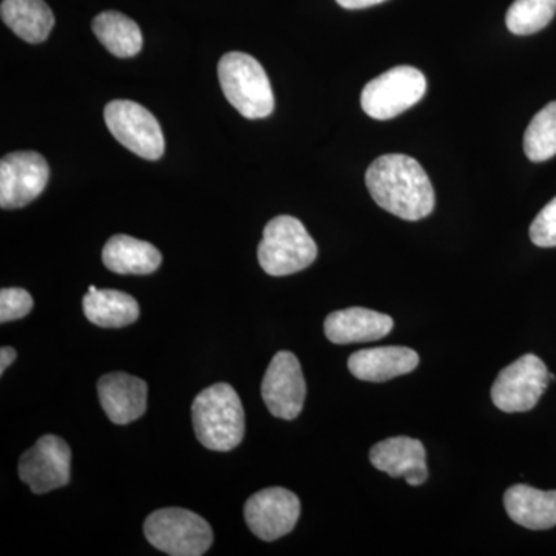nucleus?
Masks as SVG:
<instances>
[{"mask_svg":"<svg viewBox=\"0 0 556 556\" xmlns=\"http://www.w3.org/2000/svg\"><path fill=\"white\" fill-rule=\"evenodd\" d=\"M504 507L511 521L530 530L556 526V490L543 492L526 484L511 485L504 495Z\"/></svg>","mask_w":556,"mask_h":556,"instance_id":"nucleus-17","label":"nucleus"},{"mask_svg":"<svg viewBox=\"0 0 556 556\" xmlns=\"http://www.w3.org/2000/svg\"><path fill=\"white\" fill-rule=\"evenodd\" d=\"M33 309V298L25 289L5 288L0 291V321L17 320Z\"/></svg>","mask_w":556,"mask_h":556,"instance_id":"nucleus-24","label":"nucleus"},{"mask_svg":"<svg viewBox=\"0 0 556 556\" xmlns=\"http://www.w3.org/2000/svg\"><path fill=\"white\" fill-rule=\"evenodd\" d=\"M102 262L105 268L121 276H148L160 268L163 257L159 249L148 241L115 236L102 249Z\"/></svg>","mask_w":556,"mask_h":556,"instance_id":"nucleus-18","label":"nucleus"},{"mask_svg":"<svg viewBox=\"0 0 556 556\" xmlns=\"http://www.w3.org/2000/svg\"><path fill=\"white\" fill-rule=\"evenodd\" d=\"M426 91L427 79L420 70L399 65L369 80L362 91L361 104L371 118L387 121L407 112Z\"/></svg>","mask_w":556,"mask_h":556,"instance_id":"nucleus-6","label":"nucleus"},{"mask_svg":"<svg viewBox=\"0 0 556 556\" xmlns=\"http://www.w3.org/2000/svg\"><path fill=\"white\" fill-rule=\"evenodd\" d=\"M336 2L346 10H362L368 9V7L379 5V3H383L386 0H336Z\"/></svg>","mask_w":556,"mask_h":556,"instance_id":"nucleus-26","label":"nucleus"},{"mask_svg":"<svg viewBox=\"0 0 556 556\" xmlns=\"http://www.w3.org/2000/svg\"><path fill=\"white\" fill-rule=\"evenodd\" d=\"M16 357L17 353L14 348L2 346V350H0V375L5 372V369L9 368L14 361H16Z\"/></svg>","mask_w":556,"mask_h":556,"instance_id":"nucleus-27","label":"nucleus"},{"mask_svg":"<svg viewBox=\"0 0 556 556\" xmlns=\"http://www.w3.org/2000/svg\"><path fill=\"white\" fill-rule=\"evenodd\" d=\"M551 382L546 364L535 354H526L497 375L492 401L504 413H526L535 408Z\"/></svg>","mask_w":556,"mask_h":556,"instance_id":"nucleus-8","label":"nucleus"},{"mask_svg":"<svg viewBox=\"0 0 556 556\" xmlns=\"http://www.w3.org/2000/svg\"><path fill=\"white\" fill-rule=\"evenodd\" d=\"M393 318L368 308H346L329 314L325 336L336 345L375 342L393 331Z\"/></svg>","mask_w":556,"mask_h":556,"instance_id":"nucleus-15","label":"nucleus"},{"mask_svg":"<svg viewBox=\"0 0 556 556\" xmlns=\"http://www.w3.org/2000/svg\"><path fill=\"white\" fill-rule=\"evenodd\" d=\"M317 244L303 223L289 215L270 219L258 244V262L273 277L291 276L317 258Z\"/></svg>","mask_w":556,"mask_h":556,"instance_id":"nucleus-4","label":"nucleus"},{"mask_svg":"<svg viewBox=\"0 0 556 556\" xmlns=\"http://www.w3.org/2000/svg\"><path fill=\"white\" fill-rule=\"evenodd\" d=\"M146 538L153 547L172 556H200L214 543L206 519L186 508H161L144 522Z\"/></svg>","mask_w":556,"mask_h":556,"instance_id":"nucleus-5","label":"nucleus"},{"mask_svg":"<svg viewBox=\"0 0 556 556\" xmlns=\"http://www.w3.org/2000/svg\"><path fill=\"white\" fill-rule=\"evenodd\" d=\"M262 397L270 415L292 420L305 405L306 382L299 358L289 351H280L270 361L262 383Z\"/></svg>","mask_w":556,"mask_h":556,"instance_id":"nucleus-10","label":"nucleus"},{"mask_svg":"<svg viewBox=\"0 0 556 556\" xmlns=\"http://www.w3.org/2000/svg\"><path fill=\"white\" fill-rule=\"evenodd\" d=\"M93 33L102 46L118 58L137 56L142 49L138 24L118 11H104L93 21Z\"/></svg>","mask_w":556,"mask_h":556,"instance_id":"nucleus-21","label":"nucleus"},{"mask_svg":"<svg viewBox=\"0 0 556 556\" xmlns=\"http://www.w3.org/2000/svg\"><path fill=\"white\" fill-rule=\"evenodd\" d=\"M110 134L141 159L155 161L164 153V135L159 119L135 101L115 100L104 110Z\"/></svg>","mask_w":556,"mask_h":556,"instance_id":"nucleus-7","label":"nucleus"},{"mask_svg":"<svg viewBox=\"0 0 556 556\" xmlns=\"http://www.w3.org/2000/svg\"><path fill=\"white\" fill-rule=\"evenodd\" d=\"M49 164L38 152H13L0 161V206L20 208L38 199L49 181Z\"/></svg>","mask_w":556,"mask_h":556,"instance_id":"nucleus-12","label":"nucleus"},{"mask_svg":"<svg viewBox=\"0 0 556 556\" xmlns=\"http://www.w3.org/2000/svg\"><path fill=\"white\" fill-rule=\"evenodd\" d=\"M419 356L407 346H379L351 354L348 368L351 375L365 382H387L415 371Z\"/></svg>","mask_w":556,"mask_h":556,"instance_id":"nucleus-16","label":"nucleus"},{"mask_svg":"<svg viewBox=\"0 0 556 556\" xmlns=\"http://www.w3.org/2000/svg\"><path fill=\"white\" fill-rule=\"evenodd\" d=\"M365 182L376 204L399 218L417 222L433 212L437 201L433 185L412 156L401 153L379 156L368 167Z\"/></svg>","mask_w":556,"mask_h":556,"instance_id":"nucleus-1","label":"nucleus"},{"mask_svg":"<svg viewBox=\"0 0 556 556\" xmlns=\"http://www.w3.org/2000/svg\"><path fill=\"white\" fill-rule=\"evenodd\" d=\"M300 517V501L283 486H270L252 495L244 504L249 529L263 541H276L294 530Z\"/></svg>","mask_w":556,"mask_h":556,"instance_id":"nucleus-11","label":"nucleus"},{"mask_svg":"<svg viewBox=\"0 0 556 556\" xmlns=\"http://www.w3.org/2000/svg\"><path fill=\"white\" fill-rule=\"evenodd\" d=\"M218 79L226 100L248 119H262L274 112L273 87L255 58L230 51L219 60Z\"/></svg>","mask_w":556,"mask_h":556,"instance_id":"nucleus-3","label":"nucleus"},{"mask_svg":"<svg viewBox=\"0 0 556 556\" xmlns=\"http://www.w3.org/2000/svg\"><path fill=\"white\" fill-rule=\"evenodd\" d=\"M197 438L214 452L239 447L244 437V409L239 394L229 383L204 388L192 404Z\"/></svg>","mask_w":556,"mask_h":556,"instance_id":"nucleus-2","label":"nucleus"},{"mask_svg":"<svg viewBox=\"0 0 556 556\" xmlns=\"http://www.w3.org/2000/svg\"><path fill=\"white\" fill-rule=\"evenodd\" d=\"M98 396L105 415L116 426L134 422L148 409V383L126 372L102 376Z\"/></svg>","mask_w":556,"mask_h":556,"instance_id":"nucleus-14","label":"nucleus"},{"mask_svg":"<svg viewBox=\"0 0 556 556\" xmlns=\"http://www.w3.org/2000/svg\"><path fill=\"white\" fill-rule=\"evenodd\" d=\"M525 152L532 163H544L556 155V101L548 102L530 121L525 134Z\"/></svg>","mask_w":556,"mask_h":556,"instance_id":"nucleus-22","label":"nucleus"},{"mask_svg":"<svg viewBox=\"0 0 556 556\" xmlns=\"http://www.w3.org/2000/svg\"><path fill=\"white\" fill-rule=\"evenodd\" d=\"M529 233L530 240L536 247H556V197L533 219Z\"/></svg>","mask_w":556,"mask_h":556,"instance_id":"nucleus-25","label":"nucleus"},{"mask_svg":"<svg viewBox=\"0 0 556 556\" xmlns=\"http://www.w3.org/2000/svg\"><path fill=\"white\" fill-rule=\"evenodd\" d=\"M556 0H515L507 11L508 30L518 36L535 35L554 20Z\"/></svg>","mask_w":556,"mask_h":556,"instance_id":"nucleus-23","label":"nucleus"},{"mask_svg":"<svg viewBox=\"0 0 556 556\" xmlns=\"http://www.w3.org/2000/svg\"><path fill=\"white\" fill-rule=\"evenodd\" d=\"M83 309L91 324L101 328L129 327L139 317L137 300L115 289L87 292L83 299Z\"/></svg>","mask_w":556,"mask_h":556,"instance_id":"nucleus-20","label":"nucleus"},{"mask_svg":"<svg viewBox=\"0 0 556 556\" xmlns=\"http://www.w3.org/2000/svg\"><path fill=\"white\" fill-rule=\"evenodd\" d=\"M0 14L7 27L25 42H43L54 27L53 11L43 0H2Z\"/></svg>","mask_w":556,"mask_h":556,"instance_id":"nucleus-19","label":"nucleus"},{"mask_svg":"<svg viewBox=\"0 0 556 556\" xmlns=\"http://www.w3.org/2000/svg\"><path fill=\"white\" fill-rule=\"evenodd\" d=\"M369 460L391 478H405L409 485H422L428 478L426 447L417 439L388 438L371 448Z\"/></svg>","mask_w":556,"mask_h":556,"instance_id":"nucleus-13","label":"nucleus"},{"mask_svg":"<svg viewBox=\"0 0 556 556\" xmlns=\"http://www.w3.org/2000/svg\"><path fill=\"white\" fill-rule=\"evenodd\" d=\"M72 450L67 442L54 434L38 439L20 459V478L36 495L61 489L70 482Z\"/></svg>","mask_w":556,"mask_h":556,"instance_id":"nucleus-9","label":"nucleus"}]
</instances>
